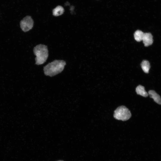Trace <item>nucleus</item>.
<instances>
[{
    "instance_id": "6",
    "label": "nucleus",
    "mask_w": 161,
    "mask_h": 161,
    "mask_svg": "<svg viewBox=\"0 0 161 161\" xmlns=\"http://www.w3.org/2000/svg\"><path fill=\"white\" fill-rule=\"evenodd\" d=\"M150 97L153 99L154 101L157 104L161 105V98L160 96L153 90H150L148 92Z\"/></svg>"
},
{
    "instance_id": "8",
    "label": "nucleus",
    "mask_w": 161,
    "mask_h": 161,
    "mask_svg": "<svg viewBox=\"0 0 161 161\" xmlns=\"http://www.w3.org/2000/svg\"><path fill=\"white\" fill-rule=\"evenodd\" d=\"M64 10L61 6L58 5L53 9V15L55 16H58L62 15L64 13Z\"/></svg>"
},
{
    "instance_id": "9",
    "label": "nucleus",
    "mask_w": 161,
    "mask_h": 161,
    "mask_svg": "<svg viewBox=\"0 0 161 161\" xmlns=\"http://www.w3.org/2000/svg\"><path fill=\"white\" fill-rule=\"evenodd\" d=\"M141 65L143 71L145 73H148L150 68L149 61L146 60H143L141 62Z\"/></svg>"
},
{
    "instance_id": "5",
    "label": "nucleus",
    "mask_w": 161,
    "mask_h": 161,
    "mask_svg": "<svg viewBox=\"0 0 161 161\" xmlns=\"http://www.w3.org/2000/svg\"><path fill=\"white\" fill-rule=\"evenodd\" d=\"M142 41L145 46H148L153 43V36L150 33H144Z\"/></svg>"
},
{
    "instance_id": "4",
    "label": "nucleus",
    "mask_w": 161,
    "mask_h": 161,
    "mask_svg": "<svg viewBox=\"0 0 161 161\" xmlns=\"http://www.w3.org/2000/svg\"><path fill=\"white\" fill-rule=\"evenodd\" d=\"M20 27L24 32L29 31L33 27L34 21L30 16H27L24 18L20 22Z\"/></svg>"
},
{
    "instance_id": "10",
    "label": "nucleus",
    "mask_w": 161,
    "mask_h": 161,
    "mask_svg": "<svg viewBox=\"0 0 161 161\" xmlns=\"http://www.w3.org/2000/svg\"><path fill=\"white\" fill-rule=\"evenodd\" d=\"M144 33L141 30H137L134 33L135 39L137 41L140 42L142 40Z\"/></svg>"
},
{
    "instance_id": "3",
    "label": "nucleus",
    "mask_w": 161,
    "mask_h": 161,
    "mask_svg": "<svg viewBox=\"0 0 161 161\" xmlns=\"http://www.w3.org/2000/svg\"><path fill=\"white\" fill-rule=\"evenodd\" d=\"M131 117L130 111L124 106L118 107L114 111V117L118 120L126 121L129 120Z\"/></svg>"
},
{
    "instance_id": "7",
    "label": "nucleus",
    "mask_w": 161,
    "mask_h": 161,
    "mask_svg": "<svg viewBox=\"0 0 161 161\" xmlns=\"http://www.w3.org/2000/svg\"><path fill=\"white\" fill-rule=\"evenodd\" d=\"M136 91L138 95H140L145 97H147L148 94L145 91L144 86L139 85L136 88Z\"/></svg>"
},
{
    "instance_id": "2",
    "label": "nucleus",
    "mask_w": 161,
    "mask_h": 161,
    "mask_svg": "<svg viewBox=\"0 0 161 161\" xmlns=\"http://www.w3.org/2000/svg\"><path fill=\"white\" fill-rule=\"evenodd\" d=\"M35 58V64L41 65L45 62L48 56V51L47 46L44 45L40 44L35 47L33 49Z\"/></svg>"
},
{
    "instance_id": "11",
    "label": "nucleus",
    "mask_w": 161,
    "mask_h": 161,
    "mask_svg": "<svg viewBox=\"0 0 161 161\" xmlns=\"http://www.w3.org/2000/svg\"><path fill=\"white\" fill-rule=\"evenodd\" d=\"M62 161V160H59V161Z\"/></svg>"
},
{
    "instance_id": "1",
    "label": "nucleus",
    "mask_w": 161,
    "mask_h": 161,
    "mask_svg": "<svg viewBox=\"0 0 161 161\" xmlns=\"http://www.w3.org/2000/svg\"><path fill=\"white\" fill-rule=\"evenodd\" d=\"M66 65L63 60H55L44 67V73L46 75L53 76L61 72Z\"/></svg>"
}]
</instances>
